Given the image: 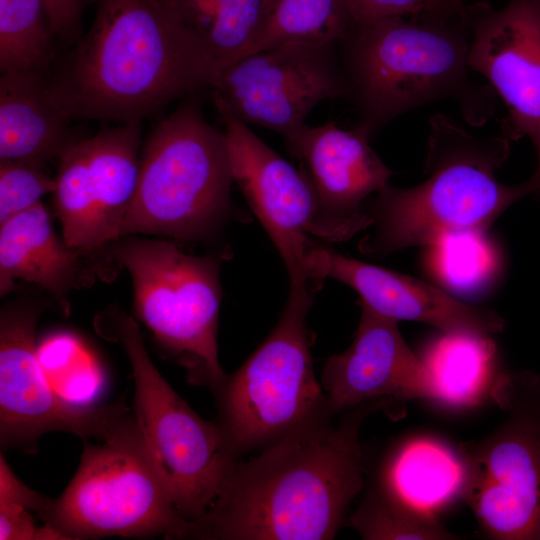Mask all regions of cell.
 <instances>
[{
  "label": "cell",
  "mask_w": 540,
  "mask_h": 540,
  "mask_svg": "<svg viewBox=\"0 0 540 540\" xmlns=\"http://www.w3.org/2000/svg\"><path fill=\"white\" fill-rule=\"evenodd\" d=\"M389 398L338 414L325 409L237 462L215 506L191 536L228 540H327L335 537L364 485L360 427Z\"/></svg>",
  "instance_id": "1"
},
{
  "label": "cell",
  "mask_w": 540,
  "mask_h": 540,
  "mask_svg": "<svg viewBox=\"0 0 540 540\" xmlns=\"http://www.w3.org/2000/svg\"><path fill=\"white\" fill-rule=\"evenodd\" d=\"M88 32L48 79L71 120L141 122L209 86L202 44L166 0H95Z\"/></svg>",
  "instance_id": "2"
},
{
  "label": "cell",
  "mask_w": 540,
  "mask_h": 540,
  "mask_svg": "<svg viewBox=\"0 0 540 540\" xmlns=\"http://www.w3.org/2000/svg\"><path fill=\"white\" fill-rule=\"evenodd\" d=\"M469 44L463 11L446 20L396 15L356 25L339 43L359 113L356 127L372 137L403 113L444 99L455 102L470 125H484L497 94L470 76Z\"/></svg>",
  "instance_id": "3"
},
{
  "label": "cell",
  "mask_w": 540,
  "mask_h": 540,
  "mask_svg": "<svg viewBox=\"0 0 540 540\" xmlns=\"http://www.w3.org/2000/svg\"><path fill=\"white\" fill-rule=\"evenodd\" d=\"M429 127L428 177L412 188L387 184L366 201L372 231L359 243L364 255L384 257L410 246L429 247L450 233L485 231L535 192L530 178L512 186L496 179L511 152L505 136L473 135L443 114L433 115Z\"/></svg>",
  "instance_id": "4"
},
{
  "label": "cell",
  "mask_w": 540,
  "mask_h": 540,
  "mask_svg": "<svg viewBox=\"0 0 540 540\" xmlns=\"http://www.w3.org/2000/svg\"><path fill=\"white\" fill-rule=\"evenodd\" d=\"M234 182L224 132L184 103L147 138L137 188L120 237L158 234L196 240L227 217Z\"/></svg>",
  "instance_id": "5"
},
{
  "label": "cell",
  "mask_w": 540,
  "mask_h": 540,
  "mask_svg": "<svg viewBox=\"0 0 540 540\" xmlns=\"http://www.w3.org/2000/svg\"><path fill=\"white\" fill-rule=\"evenodd\" d=\"M43 521L66 539L191 536L129 414L100 444L85 441L74 477Z\"/></svg>",
  "instance_id": "6"
},
{
  "label": "cell",
  "mask_w": 540,
  "mask_h": 540,
  "mask_svg": "<svg viewBox=\"0 0 540 540\" xmlns=\"http://www.w3.org/2000/svg\"><path fill=\"white\" fill-rule=\"evenodd\" d=\"M116 334L133 370L134 417L173 504L192 533L219 500L239 455L219 422L197 415L155 368L133 318L120 315Z\"/></svg>",
  "instance_id": "7"
},
{
  "label": "cell",
  "mask_w": 540,
  "mask_h": 540,
  "mask_svg": "<svg viewBox=\"0 0 540 540\" xmlns=\"http://www.w3.org/2000/svg\"><path fill=\"white\" fill-rule=\"evenodd\" d=\"M111 254L131 275L137 317L187 369L191 383L215 393L227 376L217 347L220 259L146 239L116 243Z\"/></svg>",
  "instance_id": "8"
},
{
  "label": "cell",
  "mask_w": 540,
  "mask_h": 540,
  "mask_svg": "<svg viewBox=\"0 0 540 540\" xmlns=\"http://www.w3.org/2000/svg\"><path fill=\"white\" fill-rule=\"evenodd\" d=\"M491 397L506 416L459 454L461 498L496 540H540V378L502 374Z\"/></svg>",
  "instance_id": "9"
},
{
  "label": "cell",
  "mask_w": 540,
  "mask_h": 540,
  "mask_svg": "<svg viewBox=\"0 0 540 540\" xmlns=\"http://www.w3.org/2000/svg\"><path fill=\"white\" fill-rule=\"evenodd\" d=\"M312 301L288 297L267 338L214 393L219 424L242 453L264 448L329 408L311 356Z\"/></svg>",
  "instance_id": "10"
},
{
  "label": "cell",
  "mask_w": 540,
  "mask_h": 540,
  "mask_svg": "<svg viewBox=\"0 0 540 540\" xmlns=\"http://www.w3.org/2000/svg\"><path fill=\"white\" fill-rule=\"evenodd\" d=\"M224 135L234 182L278 250L290 278L289 296L313 300L319 283L306 269L305 258L317 237L344 241L340 230L323 214L304 170H297L264 141L212 91Z\"/></svg>",
  "instance_id": "11"
},
{
  "label": "cell",
  "mask_w": 540,
  "mask_h": 540,
  "mask_svg": "<svg viewBox=\"0 0 540 540\" xmlns=\"http://www.w3.org/2000/svg\"><path fill=\"white\" fill-rule=\"evenodd\" d=\"M338 45L279 44L215 70L209 87L241 121L285 139L306 125V117L320 102L349 97Z\"/></svg>",
  "instance_id": "12"
},
{
  "label": "cell",
  "mask_w": 540,
  "mask_h": 540,
  "mask_svg": "<svg viewBox=\"0 0 540 540\" xmlns=\"http://www.w3.org/2000/svg\"><path fill=\"white\" fill-rule=\"evenodd\" d=\"M41 309L6 306L0 317V440L2 449L35 451L48 432H68L84 440L106 438L128 414L123 404L77 406L63 400L48 382L35 339Z\"/></svg>",
  "instance_id": "13"
},
{
  "label": "cell",
  "mask_w": 540,
  "mask_h": 540,
  "mask_svg": "<svg viewBox=\"0 0 540 540\" xmlns=\"http://www.w3.org/2000/svg\"><path fill=\"white\" fill-rule=\"evenodd\" d=\"M470 32L467 64L505 102L502 135L511 140L540 134V0H510L500 9L465 4Z\"/></svg>",
  "instance_id": "14"
},
{
  "label": "cell",
  "mask_w": 540,
  "mask_h": 540,
  "mask_svg": "<svg viewBox=\"0 0 540 540\" xmlns=\"http://www.w3.org/2000/svg\"><path fill=\"white\" fill-rule=\"evenodd\" d=\"M305 265L313 281L342 282L359 294L360 305L396 322L417 321L446 333L481 335L501 332L504 327L494 311L461 302L413 277L348 258L328 246L313 243Z\"/></svg>",
  "instance_id": "15"
},
{
  "label": "cell",
  "mask_w": 540,
  "mask_h": 540,
  "mask_svg": "<svg viewBox=\"0 0 540 540\" xmlns=\"http://www.w3.org/2000/svg\"><path fill=\"white\" fill-rule=\"evenodd\" d=\"M361 309L351 345L329 357L323 368L329 409L340 413L378 398L434 400L431 374L404 341L397 322Z\"/></svg>",
  "instance_id": "16"
},
{
  "label": "cell",
  "mask_w": 540,
  "mask_h": 540,
  "mask_svg": "<svg viewBox=\"0 0 540 540\" xmlns=\"http://www.w3.org/2000/svg\"><path fill=\"white\" fill-rule=\"evenodd\" d=\"M370 138L356 126L345 130L334 122L304 125L285 138L288 150L300 160L323 214L345 240L370 227L365 203L394 173L371 148Z\"/></svg>",
  "instance_id": "17"
},
{
  "label": "cell",
  "mask_w": 540,
  "mask_h": 540,
  "mask_svg": "<svg viewBox=\"0 0 540 540\" xmlns=\"http://www.w3.org/2000/svg\"><path fill=\"white\" fill-rule=\"evenodd\" d=\"M81 254L58 237L42 202L18 213L0 224V296L21 279L41 286L68 313L71 290L93 280Z\"/></svg>",
  "instance_id": "18"
},
{
  "label": "cell",
  "mask_w": 540,
  "mask_h": 540,
  "mask_svg": "<svg viewBox=\"0 0 540 540\" xmlns=\"http://www.w3.org/2000/svg\"><path fill=\"white\" fill-rule=\"evenodd\" d=\"M72 121L53 100L44 72L9 71L0 77V160L42 167L77 140Z\"/></svg>",
  "instance_id": "19"
},
{
  "label": "cell",
  "mask_w": 540,
  "mask_h": 540,
  "mask_svg": "<svg viewBox=\"0 0 540 540\" xmlns=\"http://www.w3.org/2000/svg\"><path fill=\"white\" fill-rule=\"evenodd\" d=\"M464 476L459 451L438 439L421 436L402 441L388 453L376 484L435 514L461 497Z\"/></svg>",
  "instance_id": "20"
},
{
  "label": "cell",
  "mask_w": 540,
  "mask_h": 540,
  "mask_svg": "<svg viewBox=\"0 0 540 540\" xmlns=\"http://www.w3.org/2000/svg\"><path fill=\"white\" fill-rule=\"evenodd\" d=\"M140 122L121 123L85 139L90 188L104 246L120 230L137 188Z\"/></svg>",
  "instance_id": "21"
},
{
  "label": "cell",
  "mask_w": 540,
  "mask_h": 540,
  "mask_svg": "<svg viewBox=\"0 0 540 540\" xmlns=\"http://www.w3.org/2000/svg\"><path fill=\"white\" fill-rule=\"evenodd\" d=\"M496 355L489 335L442 332L421 356L434 382V400L461 408L491 396L502 375Z\"/></svg>",
  "instance_id": "22"
},
{
  "label": "cell",
  "mask_w": 540,
  "mask_h": 540,
  "mask_svg": "<svg viewBox=\"0 0 540 540\" xmlns=\"http://www.w3.org/2000/svg\"><path fill=\"white\" fill-rule=\"evenodd\" d=\"M166 1L202 44L212 73L240 58L258 34L273 3V0Z\"/></svg>",
  "instance_id": "23"
},
{
  "label": "cell",
  "mask_w": 540,
  "mask_h": 540,
  "mask_svg": "<svg viewBox=\"0 0 540 540\" xmlns=\"http://www.w3.org/2000/svg\"><path fill=\"white\" fill-rule=\"evenodd\" d=\"M356 25L347 0H273L239 59L287 42L340 43Z\"/></svg>",
  "instance_id": "24"
},
{
  "label": "cell",
  "mask_w": 540,
  "mask_h": 540,
  "mask_svg": "<svg viewBox=\"0 0 540 540\" xmlns=\"http://www.w3.org/2000/svg\"><path fill=\"white\" fill-rule=\"evenodd\" d=\"M58 159L52 194L63 239L83 253L100 249L104 244L90 188L85 139L70 145Z\"/></svg>",
  "instance_id": "25"
},
{
  "label": "cell",
  "mask_w": 540,
  "mask_h": 540,
  "mask_svg": "<svg viewBox=\"0 0 540 540\" xmlns=\"http://www.w3.org/2000/svg\"><path fill=\"white\" fill-rule=\"evenodd\" d=\"M44 0H0V69L44 72L54 52Z\"/></svg>",
  "instance_id": "26"
},
{
  "label": "cell",
  "mask_w": 540,
  "mask_h": 540,
  "mask_svg": "<svg viewBox=\"0 0 540 540\" xmlns=\"http://www.w3.org/2000/svg\"><path fill=\"white\" fill-rule=\"evenodd\" d=\"M349 525L366 540H451L435 514L373 486L349 518Z\"/></svg>",
  "instance_id": "27"
},
{
  "label": "cell",
  "mask_w": 540,
  "mask_h": 540,
  "mask_svg": "<svg viewBox=\"0 0 540 540\" xmlns=\"http://www.w3.org/2000/svg\"><path fill=\"white\" fill-rule=\"evenodd\" d=\"M38 358L54 391L66 402L93 406L105 387L99 362L72 334L48 336L37 348Z\"/></svg>",
  "instance_id": "28"
},
{
  "label": "cell",
  "mask_w": 540,
  "mask_h": 540,
  "mask_svg": "<svg viewBox=\"0 0 540 540\" xmlns=\"http://www.w3.org/2000/svg\"><path fill=\"white\" fill-rule=\"evenodd\" d=\"M429 248L432 273L453 291H477L493 278L498 269L497 253L484 231L450 233Z\"/></svg>",
  "instance_id": "29"
},
{
  "label": "cell",
  "mask_w": 540,
  "mask_h": 540,
  "mask_svg": "<svg viewBox=\"0 0 540 540\" xmlns=\"http://www.w3.org/2000/svg\"><path fill=\"white\" fill-rule=\"evenodd\" d=\"M55 187V177L44 173L39 166L0 160V224L36 206Z\"/></svg>",
  "instance_id": "30"
},
{
  "label": "cell",
  "mask_w": 540,
  "mask_h": 540,
  "mask_svg": "<svg viewBox=\"0 0 540 540\" xmlns=\"http://www.w3.org/2000/svg\"><path fill=\"white\" fill-rule=\"evenodd\" d=\"M95 0H44L53 35L66 43H77L86 5Z\"/></svg>",
  "instance_id": "31"
},
{
  "label": "cell",
  "mask_w": 540,
  "mask_h": 540,
  "mask_svg": "<svg viewBox=\"0 0 540 540\" xmlns=\"http://www.w3.org/2000/svg\"><path fill=\"white\" fill-rule=\"evenodd\" d=\"M51 499L25 486L13 473L3 455L0 457V503L19 505L28 511H36L44 520Z\"/></svg>",
  "instance_id": "32"
},
{
  "label": "cell",
  "mask_w": 540,
  "mask_h": 540,
  "mask_svg": "<svg viewBox=\"0 0 540 540\" xmlns=\"http://www.w3.org/2000/svg\"><path fill=\"white\" fill-rule=\"evenodd\" d=\"M29 512L19 505L0 503V539H39L41 527L36 526Z\"/></svg>",
  "instance_id": "33"
},
{
  "label": "cell",
  "mask_w": 540,
  "mask_h": 540,
  "mask_svg": "<svg viewBox=\"0 0 540 540\" xmlns=\"http://www.w3.org/2000/svg\"><path fill=\"white\" fill-rule=\"evenodd\" d=\"M533 143L536 148L537 155H538V165H537L536 171L534 172V174L532 175L530 179L532 180L535 186L534 194H538L540 196V134Z\"/></svg>",
  "instance_id": "34"
},
{
  "label": "cell",
  "mask_w": 540,
  "mask_h": 540,
  "mask_svg": "<svg viewBox=\"0 0 540 540\" xmlns=\"http://www.w3.org/2000/svg\"><path fill=\"white\" fill-rule=\"evenodd\" d=\"M465 0H450L453 7H455L457 10H462L465 6Z\"/></svg>",
  "instance_id": "35"
},
{
  "label": "cell",
  "mask_w": 540,
  "mask_h": 540,
  "mask_svg": "<svg viewBox=\"0 0 540 540\" xmlns=\"http://www.w3.org/2000/svg\"><path fill=\"white\" fill-rule=\"evenodd\" d=\"M347 2H348V0H347Z\"/></svg>",
  "instance_id": "36"
}]
</instances>
